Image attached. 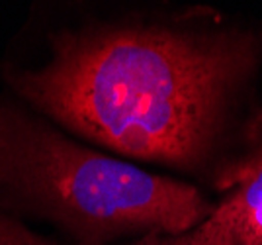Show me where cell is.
I'll return each mask as SVG.
<instances>
[{"mask_svg": "<svg viewBox=\"0 0 262 245\" xmlns=\"http://www.w3.org/2000/svg\"><path fill=\"white\" fill-rule=\"evenodd\" d=\"M254 67V39L241 30L137 20L49 32L39 59L4 57L0 80L71 135L204 175Z\"/></svg>", "mask_w": 262, "mask_h": 245, "instance_id": "obj_1", "label": "cell"}, {"mask_svg": "<svg viewBox=\"0 0 262 245\" xmlns=\"http://www.w3.org/2000/svg\"><path fill=\"white\" fill-rule=\"evenodd\" d=\"M213 210L194 185L92 149L0 94V216L51 223L71 245H112L180 234Z\"/></svg>", "mask_w": 262, "mask_h": 245, "instance_id": "obj_2", "label": "cell"}, {"mask_svg": "<svg viewBox=\"0 0 262 245\" xmlns=\"http://www.w3.org/2000/svg\"><path fill=\"white\" fill-rule=\"evenodd\" d=\"M223 178L235 190L217 208L229 220L237 245H262V151L223 171Z\"/></svg>", "mask_w": 262, "mask_h": 245, "instance_id": "obj_3", "label": "cell"}, {"mask_svg": "<svg viewBox=\"0 0 262 245\" xmlns=\"http://www.w3.org/2000/svg\"><path fill=\"white\" fill-rule=\"evenodd\" d=\"M112 245H237L231 230L229 220L215 206L204 222L180 232V234H164V232H147L137 235L133 241Z\"/></svg>", "mask_w": 262, "mask_h": 245, "instance_id": "obj_4", "label": "cell"}, {"mask_svg": "<svg viewBox=\"0 0 262 245\" xmlns=\"http://www.w3.org/2000/svg\"><path fill=\"white\" fill-rule=\"evenodd\" d=\"M0 245H59L51 237L35 234L22 220L0 216Z\"/></svg>", "mask_w": 262, "mask_h": 245, "instance_id": "obj_5", "label": "cell"}]
</instances>
